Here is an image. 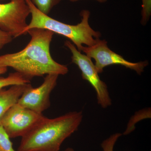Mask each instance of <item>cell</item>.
I'll return each mask as SVG.
<instances>
[{"mask_svg":"<svg viewBox=\"0 0 151 151\" xmlns=\"http://www.w3.org/2000/svg\"><path fill=\"white\" fill-rule=\"evenodd\" d=\"M29 42L23 49L0 56V67H11L30 80L36 76L50 74L64 75L68 69L52 57L50 51L54 33L41 28L28 30Z\"/></svg>","mask_w":151,"mask_h":151,"instance_id":"cell-1","label":"cell"},{"mask_svg":"<svg viewBox=\"0 0 151 151\" xmlns=\"http://www.w3.org/2000/svg\"><path fill=\"white\" fill-rule=\"evenodd\" d=\"M82 111H72L54 119L44 117L22 137L17 151H59L67 138L78 130Z\"/></svg>","mask_w":151,"mask_h":151,"instance_id":"cell-2","label":"cell"},{"mask_svg":"<svg viewBox=\"0 0 151 151\" xmlns=\"http://www.w3.org/2000/svg\"><path fill=\"white\" fill-rule=\"evenodd\" d=\"M29 7L32 18L29 24L24 30L22 35L33 28H41L48 30L68 38L73 42L78 51H81L83 45L92 46L97 42L101 33L92 29L89 25L90 12L83 10L80 12L81 22L76 25H70L58 21L40 12L33 4L31 0H25Z\"/></svg>","mask_w":151,"mask_h":151,"instance_id":"cell-3","label":"cell"},{"mask_svg":"<svg viewBox=\"0 0 151 151\" xmlns=\"http://www.w3.org/2000/svg\"><path fill=\"white\" fill-rule=\"evenodd\" d=\"M65 46L69 49L72 53L71 60L78 66L81 72V76L94 88L97 103L103 108H106L112 105V100L110 96L106 83L100 79L92 58L78 51L75 45L69 41L65 42Z\"/></svg>","mask_w":151,"mask_h":151,"instance_id":"cell-4","label":"cell"},{"mask_svg":"<svg viewBox=\"0 0 151 151\" xmlns=\"http://www.w3.org/2000/svg\"><path fill=\"white\" fill-rule=\"evenodd\" d=\"M81 51L94 60V64L99 73H102L104 68L108 65H119L134 70L141 75L145 68L148 65L147 61L132 63L126 60L123 57L111 50L108 47L105 40L99 39L92 46H83Z\"/></svg>","mask_w":151,"mask_h":151,"instance_id":"cell-5","label":"cell"},{"mask_svg":"<svg viewBox=\"0 0 151 151\" xmlns=\"http://www.w3.org/2000/svg\"><path fill=\"white\" fill-rule=\"evenodd\" d=\"M45 116L17 103L6 112L1 120V125L11 138L23 137L32 129Z\"/></svg>","mask_w":151,"mask_h":151,"instance_id":"cell-6","label":"cell"},{"mask_svg":"<svg viewBox=\"0 0 151 151\" xmlns=\"http://www.w3.org/2000/svg\"><path fill=\"white\" fill-rule=\"evenodd\" d=\"M30 14L25 0H12L7 4H0V29L13 37L22 35Z\"/></svg>","mask_w":151,"mask_h":151,"instance_id":"cell-7","label":"cell"},{"mask_svg":"<svg viewBox=\"0 0 151 151\" xmlns=\"http://www.w3.org/2000/svg\"><path fill=\"white\" fill-rule=\"evenodd\" d=\"M58 76L55 74L46 75L42 84L36 88H33L30 84L20 97L18 104L36 113L42 114L50 106V96L56 86Z\"/></svg>","mask_w":151,"mask_h":151,"instance_id":"cell-8","label":"cell"},{"mask_svg":"<svg viewBox=\"0 0 151 151\" xmlns=\"http://www.w3.org/2000/svg\"><path fill=\"white\" fill-rule=\"evenodd\" d=\"M30 83L11 86L8 89H0V124L1 120L10 108L17 104Z\"/></svg>","mask_w":151,"mask_h":151,"instance_id":"cell-9","label":"cell"},{"mask_svg":"<svg viewBox=\"0 0 151 151\" xmlns=\"http://www.w3.org/2000/svg\"><path fill=\"white\" fill-rule=\"evenodd\" d=\"M7 68L0 67V75L6 73ZM29 79L18 72L11 73L6 77H0V89L6 86L30 83Z\"/></svg>","mask_w":151,"mask_h":151,"instance_id":"cell-10","label":"cell"},{"mask_svg":"<svg viewBox=\"0 0 151 151\" xmlns=\"http://www.w3.org/2000/svg\"><path fill=\"white\" fill-rule=\"evenodd\" d=\"M33 4L40 12L48 15L50 11L61 0H31Z\"/></svg>","mask_w":151,"mask_h":151,"instance_id":"cell-11","label":"cell"},{"mask_svg":"<svg viewBox=\"0 0 151 151\" xmlns=\"http://www.w3.org/2000/svg\"><path fill=\"white\" fill-rule=\"evenodd\" d=\"M0 151H16L13 147L10 138L0 125Z\"/></svg>","mask_w":151,"mask_h":151,"instance_id":"cell-12","label":"cell"},{"mask_svg":"<svg viewBox=\"0 0 151 151\" xmlns=\"http://www.w3.org/2000/svg\"><path fill=\"white\" fill-rule=\"evenodd\" d=\"M122 135L121 133H115L103 141L101 144L103 151H114V146L118 139Z\"/></svg>","mask_w":151,"mask_h":151,"instance_id":"cell-13","label":"cell"},{"mask_svg":"<svg viewBox=\"0 0 151 151\" xmlns=\"http://www.w3.org/2000/svg\"><path fill=\"white\" fill-rule=\"evenodd\" d=\"M142 24H145L148 21L151 14V0H142Z\"/></svg>","mask_w":151,"mask_h":151,"instance_id":"cell-14","label":"cell"},{"mask_svg":"<svg viewBox=\"0 0 151 151\" xmlns=\"http://www.w3.org/2000/svg\"><path fill=\"white\" fill-rule=\"evenodd\" d=\"M12 36L8 33L0 29V49L5 45L11 42L13 39Z\"/></svg>","mask_w":151,"mask_h":151,"instance_id":"cell-15","label":"cell"},{"mask_svg":"<svg viewBox=\"0 0 151 151\" xmlns=\"http://www.w3.org/2000/svg\"><path fill=\"white\" fill-rule=\"evenodd\" d=\"M69 1H70L72 2H74L77 1H79V0H69ZM94 1H97L98 2L100 3H104L107 1V0H94Z\"/></svg>","mask_w":151,"mask_h":151,"instance_id":"cell-16","label":"cell"},{"mask_svg":"<svg viewBox=\"0 0 151 151\" xmlns=\"http://www.w3.org/2000/svg\"><path fill=\"white\" fill-rule=\"evenodd\" d=\"M63 151H74V150L72 148L69 147L65 149V150H64Z\"/></svg>","mask_w":151,"mask_h":151,"instance_id":"cell-17","label":"cell"}]
</instances>
